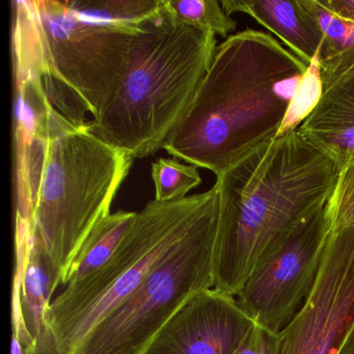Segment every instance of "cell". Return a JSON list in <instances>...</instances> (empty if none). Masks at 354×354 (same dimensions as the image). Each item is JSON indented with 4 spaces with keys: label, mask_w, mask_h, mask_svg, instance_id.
<instances>
[{
    "label": "cell",
    "mask_w": 354,
    "mask_h": 354,
    "mask_svg": "<svg viewBox=\"0 0 354 354\" xmlns=\"http://www.w3.org/2000/svg\"><path fill=\"white\" fill-rule=\"evenodd\" d=\"M15 244L39 240L66 286L134 158L57 113L35 80H15Z\"/></svg>",
    "instance_id": "1"
},
{
    "label": "cell",
    "mask_w": 354,
    "mask_h": 354,
    "mask_svg": "<svg viewBox=\"0 0 354 354\" xmlns=\"http://www.w3.org/2000/svg\"><path fill=\"white\" fill-rule=\"evenodd\" d=\"M308 70L272 35L252 28L231 35L217 45L163 150L223 175L277 138Z\"/></svg>",
    "instance_id": "2"
},
{
    "label": "cell",
    "mask_w": 354,
    "mask_h": 354,
    "mask_svg": "<svg viewBox=\"0 0 354 354\" xmlns=\"http://www.w3.org/2000/svg\"><path fill=\"white\" fill-rule=\"evenodd\" d=\"M339 167L298 129L263 145L216 177L221 216L214 288L236 296L261 261L326 206Z\"/></svg>",
    "instance_id": "3"
},
{
    "label": "cell",
    "mask_w": 354,
    "mask_h": 354,
    "mask_svg": "<svg viewBox=\"0 0 354 354\" xmlns=\"http://www.w3.org/2000/svg\"><path fill=\"white\" fill-rule=\"evenodd\" d=\"M216 48L214 34L178 19L163 0L136 35L123 80L88 121L91 131L134 159L155 154L187 111Z\"/></svg>",
    "instance_id": "4"
},
{
    "label": "cell",
    "mask_w": 354,
    "mask_h": 354,
    "mask_svg": "<svg viewBox=\"0 0 354 354\" xmlns=\"http://www.w3.org/2000/svg\"><path fill=\"white\" fill-rule=\"evenodd\" d=\"M14 74L34 78L76 125L98 117L123 80L140 28L86 21L66 1H13Z\"/></svg>",
    "instance_id": "5"
},
{
    "label": "cell",
    "mask_w": 354,
    "mask_h": 354,
    "mask_svg": "<svg viewBox=\"0 0 354 354\" xmlns=\"http://www.w3.org/2000/svg\"><path fill=\"white\" fill-rule=\"evenodd\" d=\"M218 189L180 200L151 201L140 212L113 258L95 274L66 286L46 318L51 354H72L88 333L133 293L162 257L196 225Z\"/></svg>",
    "instance_id": "6"
},
{
    "label": "cell",
    "mask_w": 354,
    "mask_h": 354,
    "mask_svg": "<svg viewBox=\"0 0 354 354\" xmlns=\"http://www.w3.org/2000/svg\"><path fill=\"white\" fill-rule=\"evenodd\" d=\"M217 189L214 200L192 230L72 354H145L192 296L214 288V256L221 216L218 186Z\"/></svg>",
    "instance_id": "7"
},
{
    "label": "cell",
    "mask_w": 354,
    "mask_h": 354,
    "mask_svg": "<svg viewBox=\"0 0 354 354\" xmlns=\"http://www.w3.org/2000/svg\"><path fill=\"white\" fill-rule=\"evenodd\" d=\"M329 236L325 206L294 227L254 268L236 299L257 325L279 333L293 319L316 283Z\"/></svg>",
    "instance_id": "8"
},
{
    "label": "cell",
    "mask_w": 354,
    "mask_h": 354,
    "mask_svg": "<svg viewBox=\"0 0 354 354\" xmlns=\"http://www.w3.org/2000/svg\"><path fill=\"white\" fill-rule=\"evenodd\" d=\"M354 327V227L331 232L316 283L275 354H337Z\"/></svg>",
    "instance_id": "9"
},
{
    "label": "cell",
    "mask_w": 354,
    "mask_h": 354,
    "mask_svg": "<svg viewBox=\"0 0 354 354\" xmlns=\"http://www.w3.org/2000/svg\"><path fill=\"white\" fill-rule=\"evenodd\" d=\"M254 325L236 296L210 288L180 308L145 354H234Z\"/></svg>",
    "instance_id": "10"
},
{
    "label": "cell",
    "mask_w": 354,
    "mask_h": 354,
    "mask_svg": "<svg viewBox=\"0 0 354 354\" xmlns=\"http://www.w3.org/2000/svg\"><path fill=\"white\" fill-rule=\"evenodd\" d=\"M321 93L297 128L342 169L354 160V46L320 62Z\"/></svg>",
    "instance_id": "11"
},
{
    "label": "cell",
    "mask_w": 354,
    "mask_h": 354,
    "mask_svg": "<svg viewBox=\"0 0 354 354\" xmlns=\"http://www.w3.org/2000/svg\"><path fill=\"white\" fill-rule=\"evenodd\" d=\"M26 246L21 283L13 290V335L24 354H43L48 350L47 313L55 289L63 285V277L39 240H28Z\"/></svg>",
    "instance_id": "12"
},
{
    "label": "cell",
    "mask_w": 354,
    "mask_h": 354,
    "mask_svg": "<svg viewBox=\"0 0 354 354\" xmlns=\"http://www.w3.org/2000/svg\"><path fill=\"white\" fill-rule=\"evenodd\" d=\"M227 15L243 13L279 38L310 66L323 45V34L304 0H223Z\"/></svg>",
    "instance_id": "13"
},
{
    "label": "cell",
    "mask_w": 354,
    "mask_h": 354,
    "mask_svg": "<svg viewBox=\"0 0 354 354\" xmlns=\"http://www.w3.org/2000/svg\"><path fill=\"white\" fill-rule=\"evenodd\" d=\"M136 212L111 213L93 230L80 250L68 277L67 285L80 283L109 262L129 231Z\"/></svg>",
    "instance_id": "14"
},
{
    "label": "cell",
    "mask_w": 354,
    "mask_h": 354,
    "mask_svg": "<svg viewBox=\"0 0 354 354\" xmlns=\"http://www.w3.org/2000/svg\"><path fill=\"white\" fill-rule=\"evenodd\" d=\"M72 11L86 21L140 28L157 13L163 0H67Z\"/></svg>",
    "instance_id": "15"
},
{
    "label": "cell",
    "mask_w": 354,
    "mask_h": 354,
    "mask_svg": "<svg viewBox=\"0 0 354 354\" xmlns=\"http://www.w3.org/2000/svg\"><path fill=\"white\" fill-rule=\"evenodd\" d=\"M151 175L154 182V201L158 203L185 198L190 190L202 183L198 167L184 165L177 159L160 158L155 161Z\"/></svg>",
    "instance_id": "16"
},
{
    "label": "cell",
    "mask_w": 354,
    "mask_h": 354,
    "mask_svg": "<svg viewBox=\"0 0 354 354\" xmlns=\"http://www.w3.org/2000/svg\"><path fill=\"white\" fill-rule=\"evenodd\" d=\"M167 5L178 19L215 36L227 38L237 28L236 20L217 0H167Z\"/></svg>",
    "instance_id": "17"
},
{
    "label": "cell",
    "mask_w": 354,
    "mask_h": 354,
    "mask_svg": "<svg viewBox=\"0 0 354 354\" xmlns=\"http://www.w3.org/2000/svg\"><path fill=\"white\" fill-rule=\"evenodd\" d=\"M323 34L321 59L337 55L354 46V26L337 17L323 0H304Z\"/></svg>",
    "instance_id": "18"
},
{
    "label": "cell",
    "mask_w": 354,
    "mask_h": 354,
    "mask_svg": "<svg viewBox=\"0 0 354 354\" xmlns=\"http://www.w3.org/2000/svg\"><path fill=\"white\" fill-rule=\"evenodd\" d=\"M331 232L354 227V160L339 169L335 189L326 204Z\"/></svg>",
    "instance_id": "19"
},
{
    "label": "cell",
    "mask_w": 354,
    "mask_h": 354,
    "mask_svg": "<svg viewBox=\"0 0 354 354\" xmlns=\"http://www.w3.org/2000/svg\"><path fill=\"white\" fill-rule=\"evenodd\" d=\"M320 62L321 57L319 53L308 66L304 82L290 106L285 122L277 138L297 129L318 102L321 93Z\"/></svg>",
    "instance_id": "20"
},
{
    "label": "cell",
    "mask_w": 354,
    "mask_h": 354,
    "mask_svg": "<svg viewBox=\"0 0 354 354\" xmlns=\"http://www.w3.org/2000/svg\"><path fill=\"white\" fill-rule=\"evenodd\" d=\"M279 333L254 325L234 354H275Z\"/></svg>",
    "instance_id": "21"
},
{
    "label": "cell",
    "mask_w": 354,
    "mask_h": 354,
    "mask_svg": "<svg viewBox=\"0 0 354 354\" xmlns=\"http://www.w3.org/2000/svg\"><path fill=\"white\" fill-rule=\"evenodd\" d=\"M323 1L337 17L354 26V0H323Z\"/></svg>",
    "instance_id": "22"
},
{
    "label": "cell",
    "mask_w": 354,
    "mask_h": 354,
    "mask_svg": "<svg viewBox=\"0 0 354 354\" xmlns=\"http://www.w3.org/2000/svg\"><path fill=\"white\" fill-rule=\"evenodd\" d=\"M337 354H354V327Z\"/></svg>",
    "instance_id": "23"
}]
</instances>
